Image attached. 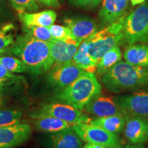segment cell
<instances>
[{"label":"cell","mask_w":148,"mask_h":148,"mask_svg":"<svg viewBox=\"0 0 148 148\" xmlns=\"http://www.w3.org/2000/svg\"><path fill=\"white\" fill-rule=\"evenodd\" d=\"M10 51L25 64L27 71L33 75H40L53 66L49 42L27 34L18 36L11 45Z\"/></svg>","instance_id":"6da1fadb"},{"label":"cell","mask_w":148,"mask_h":148,"mask_svg":"<svg viewBox=\"0 0 148 148\" xmlns=\"http://www.w3.org/2000/svg\"><path fill=\"white\" fill-rule=\"evenodd\" d=\"M101 79L107 89L114 93L144 88L148 87V69L119 61Z\"/></svg>","instance_id":"7a4b0ae2"},{"label":"cell","mask_w":148,"mask_h":148,"mask_svg":"<svg viewBox=\"0 0 148 148\" xmlns=\"http://www.w3.org/2000/svg\"><path fill=\"white\" fill-rule=\"evenodd\" d=\"M102 88L94 73L84 71L71 84L61 88L54 95L56 99L82 110L93 98L101 94Z\"/></svg>","instance_id":"3957f363"},{"label":"cell","mask_w":148,"mask_h":148,"mask_svg":"<svg viewBox=\"0 0 148 148\" xmlns=\"http://www.w3.org/2000/svg\"><path fill=\"white\" fill-rule=\"evenodd\" d=\"M125 16L108 24V26L92 34L86 38L88 52L96 62H99L105 53L119 45L124 39L123 23Z\"/></svg>","instance_id":"277c9868"},{"label":"cell","mask_w":148,"mask_h":148,"mask_svg":"<svg viewBox=\"0 0 148 148\" xmlns=\"http://www.w3.org/2000/svg\"><path fill=\"white\" fill-rule=\"evenodd\" d=\"M123 33L129 45L148 44V3H143L125 16Z\"/></svg>","instance_id":"5b68a950"},{"label":"cell","mask_w":148,"mask_h":148,"mask_svg":"<svg viewBox=\"0 0 148 148\" xmlns=\"http://www.w3.org/2000/svg\"><path fill=\"white\" fill-rule=\"evenodd\" d=\"M73 128L83 141L108 147L119 148L121 140L118 134L109 132L90 123H80L73 125Z\"/></svg>","instance_id":"8992f818"},{"label":"cell","mask_w":148,"mask_h":148,"mask_svg":"<svg viewBox=\"0 0 148 148\" xmlns=\"http://www.w3.org/2000/svg\"><path fill=\"white\" fill-rule=\"evenodd\" d=\"M37 114L53 116L73 125L80 123H89L91 120L87 114L80 110L62 102H53L43 105Z\"/></svg>","instance_id":"52a82bcc"},{"label":"cell","mask_w":148,"mask_h":148,"mask_svg":"<svg viewBox=\"0 0 148 148\" xmlns=\"http://www.w3.org/2000/svg\"><path fill=\"white\" fill-rule=\"evenodd\" d=\"M124 115L148 119V89L140 90L115 98Z\"/></svg>","instance_id":"ba28073f"},{"label":"cell","mask_w":148,"mask_h":148,"mask_svg":"<svg viewBox=\"0 0 148 148\" xmlns=\"http://www.w3.org/2000/svg\"><path fill=\"white\" fill-rule=\"evenodd\" d=\"M72 126L43 136L42 146L46 148H82V140Z\"/></svg>","instance_id":"9c48e42d"},{"label":"cell","mask_w":148,"mask_h":148,"mask_svg":"<svg viewBox=\"0 0 148 148\" xmlns=\"http://www.w3.org/2000/svg\"><path fill=\"white\" fill-rule=\"evenodd\" d=\"M32 130L27 123L0 127V148H14L30 137Z\"/></svg>","instance_id":"30bf717a"},{"label":"cell","mask_w":148,"mask_h":148,"mask_svg":"<svg viewBox=\"0 0 148 148\" xmlns=\"http://www.w3.org/2000/svg\"><path fill=\"white\" fill-rule=\"evenodd\" d=\"M84 71L71 62L51 67L47 74V79L51 86L61 88L71 84Z\"/></svg>","instance_id":"8fae6325"},{"label":"cell","mask_w":148,"mask_h":148,"mask_svg":"<svg viewBox=\"0 0 148 148\" xmlns=\"http://www.w3.org/2000/svg\"><path fill=\"white\" fill-rule=\"evenodd\" d=\"M82 42L73 38L65 40H53L49 42L52 67L71 62Z\"/></svg>","instance_id":"7c38bea8"},{"label":"cell","mask_w":148,"mask_h":148,"mask_svg":"<svg viewBox=\"0 0 148 148\" xmlns=\"http://www.w3.org/2000/svg\"><path fill=\"white\" fill-rule=\"evenodd\" d=\"M123 132L125 138L130 143H146L148 141L147 119L141 116H126Z\"/></svg>","instance_id":"4fadbf2b"},{"label":"cell","mask_w":148,"mask_h":148,"mask_svg":"<svg viewBox=\"0 0 148 148\" xmlns=\"http://www.w3.org/2000/svg\"><path fill=\"white\" fill-rule=\"evenodd\" d=\"M84 109L88 113L97 118L123 114L115 99L101 94L89 101Z\"/></svg>","instance_id":"5bb4252c"},{"label":"cell","mask_w":148,"mask_h":148,"mask_svg":"<svg viewBox=\"0 0 148 148\" xmlns=\"http://www.w3.org/2000/svg\"><path fill=\"white\" fill-rule=\"evenodd\" d=\"M129 0H103L99 16L103 23L110 24L125 16Z\"/></svg>","instance_id":"9a60e30c"},{"label":"cell","mask_w":148,"mask_h":148,"mask_svg":"<svg viewBox=\"0 0 148 148\" xmlns=\"http://www.w3.org/2000/svg\"><path fill=\"white\" fill-rule=\"evenodd\" d=\"M64 23L77 40L83 41L97 30L96 22L88 18H66Z\"/></svg>","instance_id":"2e32d148"},{"label":"cell","mask_w":148,"mask_h":148,"mask_svg":"<svg viewBox=\"0 0 148 148\" xmlns=\"http://www.w3.org/2000/svg\"><path fill=\"white\" fill-rule=\"evenodd\" d=\"M18 17L25 26L50 27L56 19V13L52 10H46L36 13L18 12Z\"/></svg>","instance_id":"e0dca14e"},{"label":"cell","mask_w":148,"mask_h":148,"mask_svg":"<svg viewBox=\"0 0 148 148\" xmlns=\"http://www.w3.org/2000/svg\"><path fill=\"white\" fill-rule=\"evenodd\" d=\"M32 117L35 119L34 121L35 127L38 130L47 133L58 132L73 125V124L59 119L58 118L46 114L36 113L32 114Z\"/></svg>","instance_id":"ac0fdd59"},{"label":"cell","mask_w":148,"mask_h":148,"mask_svg":"<svg viewBox=\"0 0 148 148\" xmlns=\"http://www.w3.org/2000/svg\"><path fill=\"white\" fill-rule=\"evenodd\" d=\"M126 62L148 69V45L146 44L129 45L123 53Z\"/></svg>","instance_id":"d6986e66"},{"label":"cell","mask_w":148,"mask_h":148,"mask_svg":"<svg viewBox=\"0 0 148 148\" xmlns=\"http://www.w3.org/2000/svg\"><path fill=\"white\" fill-rule=\"evenodd\" d=\"M90 124L99 127L109 132L119 134L124 129L125 116L123 114H115L90 120Z\"/></svg>","instance_id":"ffe728a7"},{"label":"cell","mask_w":148,"mask_h":148,"mask_svg":"<svg viewBox=\"0 0 148 148\" xmlns=\"http://www.w3.org/2000/svg\"><path fill=\"white\" fill-rule=\"evenodd\" d=\"M71 62L85 71L95 73L97 71V62L92 58L88 52V44L86 40H83L80 43Z\"/></svg>","instance_id":"44dd1931"},{"label":"cell","mask_w":148,"mask_h":148,"mask_svg":"<svg viewBox=\"0 0 148 148\" xmlns=\"http://www.w3.org/2000/svg\"><path fill=\"white\" fill-rule=\"evenodd\" d=\"M122 58L121 51L119 46L115 47L107 51L103 55L97 63V73L98 75H102L110 71L116 63L121 61Z\"/></svg>","instance_id":"7402d4cb"},{"label":"cell","mask_w":148,"mask_h":148,"mask_svg":"<svg viewBox=\"0 0 148 148\" xmlns=\"http://www.w3.org/2000/svg\"><path fill=\"white\" fill-rule=\"evenodd\" d=\"M23 32L25 34L30 35L36 39L42 40V41L50 42L53 40L49 28L47 27L24 25Z\"/></svg>","instance_id":"603a6c76"},{"label":"cell","mask_w":148,"mask_h":148,"mask_svg":"<svg viewBox=\"0 0 148 148\" xmlns=\"http://www.w3.org/2000/svg\"><path fill=\"white\" fill-rule=\"evenodd\" d=\"M0 63L12 73H22L27 71V66L19 59L11 56L0 57Z\"/></svg>","instance_id":"cb8c5ba5"},{"label":"cell","mask_w":148,"mask_h":148,"mask_svg":"<svg viewBox=\"0 0 148 148\" xmlns=\"http://www.w3.org/2000/svg\"><path fill=\"white\" fill-rule=\"evenodd\" d=\"M22 113L18 110H0V127L8 126L20 123Z\"/></svg>","instance_id":"d4e9b609"},{"label":"cell","mask_w":148,"mask_h":148,"mask_svg":"<svg viewBox=\"0 0 148 148\" xmlns=\"http://www.w3.org/2000/svg\"><path fill=\"white\" fill-rule=\"evenodd\" d=\"M14 25L11 23L6 24L0 29V53L4 51L14 42L12 31Z\"/></svg>","instance_id":"484cf974"},{"label":"cell","mask_w":148,"mask_h":148,"mask_svg":"<svg viewBox=\"0 0 148 148\" xmlns=\"http://www.w3.org/2000/svg\"><path fill=\"white\" fill-rule=\"evenodd\" d=\"M53 40H65L75 38L67 27L58 25H53L49 27ZM76 39V38H75Z\"/></svg>","instance_id":"4316f807"},{"label":"cell","mask_w":148,"mask_h":148,"mask_svg":"<svg viewBox=\"0 0 148 148\" xmlns=\"http://www.w3.org/2000/svg\"><path fill=\"white\" fill-rule=\"evenodd\" d=\"M10 2L18 12L36 11L38 9L36 0H10Z\"/></svg>","instance_id":"83f0119b"},{"label":"cell","mask_w":148,"mask_h":148,"mask_svg":"<svg viewBox=\"0 0 148 148\" xmlns=\"http://www.w3.org/2000/svg\"><path fill=\"white\" fill-rule=\"evenodd\" d=\"M101 0H73L75 4L82 7H95L101 2Z\"/></svg>","instance_id":"f1b7e54d"},{"label":"cell","mask_w":148,"mask_h":148,"mask_svg":"<svg viewBox=\"0 0 148 148\" xmlns=\"http://www.w3.org/2000/svg\"><path fill=\"white\" fill-rule=\"evenodd\" d=\"M0 78H14L20 79L22 77L14 75L12 72L9 71L3 66L2 64L0 63Z\"/></svg>","instance_id":"f546056e"},{"label":"cell","mask_w":148,"mask_h":148,"mask_svg":"<svg viewBox=\"0 0 148 148\" xmlns=\"http://www.w3.org/2000/svg\"><path fill=\"white\" fill-rule=\"evenodd\" d=\"M39 1L47 6L53 7V8H58L60 6L59 0H39Z\"/></svg>","instance_id":"4dcf8cb0"},{"label":"cell","mask_w":148,"mask_h":148,"mask_svg":"<svg viewBox=\"0 0 148 148\" xmlns=\"http://www.w3.org/2000/svg\"><path fill=\"white\" fill-rule=\"evenodd\" d=\"M16 79L14 78H0V88H1L3 86H8L13 84L14 82H16Z\"/></svg>","instance_id":"1f68e13d"},{"label":"cell","mask_w":148,"mask_h":148,"mask_svg":"<svg viewBox=\"0 0 148 148\" xmlns=\"http://www.w3.org/2000/svg\"><path fill=\"white\" fill-rule=\"evenodd\" d=\"M119 148H145L143 144H132L129 143L126 145H120Z\"/></svg>","instance_id":"d6a6232c"},{"label":"cell","mask_w":148,"mask_h":148,"mask_svg":"<svg viewBox=\"0 0 148 148\" xmlns=\"http://www.w3.org/2000/svg\"><path fill=\"white\" fill-rule=\"evenodd\" d=\"M82 148H116V147H105V146L100 145H96V144L86 143V144H85V145L83 146Z\"/></svg>","instance_id":"836d02e7"},{"label":"cell","mask_w":148,"mask_h":148,"mask_svg":"<svg viewBox=\"0 0 148 148\" xmlns=\"http://www.w3.org/2000/svg\"><path fill=\"white\" fill-rule=\"evenodd\" d=\"M130 1L132 5H136L144 3L145 1V0H130Z\"/></svg>","instance_id":"e575fe53"},{"label":"cell","mask_w":148,"mask_h":148,"mask_svg":"<svg viewBox=\"0 0 148 148\" xmlns=\"http://www.w3.org/2000/svg\"><path fill=\"white\" fill-rule=\"evenodd\" d=\"M0 105H1V100H0Z\"/></svg>","instance_id":"d590c367"},{"label":"cell","mask_w":148,"mask_h":148,"mask_svg":"<svg viewBox=\"0 0 148 148\" xmlns=\"http://www.w3.org/2000/svg\"><path fill=\"white\" fill-rule=\"evenodd\" d=\"M147 121H148V119H147Z\"/></svg>","instance_id":"8d00e7d4"}]
</instances>
